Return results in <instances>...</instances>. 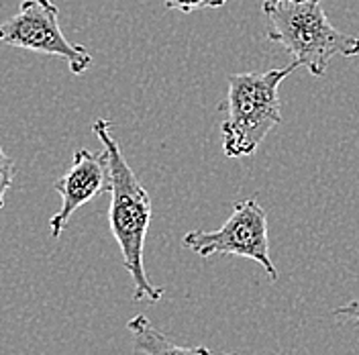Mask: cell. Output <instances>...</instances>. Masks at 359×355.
Returning <instances> with one entry per match:
<instances>
[{
    "mask_svg": "<svg viewBox=\"0 0 359 355\" xmlns=\"http://www.w3.org/2000/svg\"><path fill=\"white\" fill-rule=\"evenodd\" d=\"M112 125L107 119H96L92 131L102 143V149L109 157V172H111V206H109V225L112 237L118 243L123 266L133 280V300H147L151 304L163 298V288L151 284L145 264H143V249L145 237L149 231V222L154 215V206L149 192L139 182V178L125 159L118 141L111 133Z\"/></svg>",
    "mask_w": 359,
    "mask_h": 355,
    "instance_id": "obj_1",
    "label": "cell"
},
{
    "mask_svg": "<svg viewBox=\"0 0 359 355\" xmlns=\"http://www.w3.org/2000/svg\"><path fill=\"white\" fill-rule=\"evenodd\" d=\"M168 8L182 11V13H194L202 8H221L226 4V0H163Z\"/></svg>",
    "mask_w": 359,
    "mask_h": 355,
    "instance_id": "obj_9",
    "label": "cell"
},
{
    "mask_svg": "<svg viewBox=\"0 0 359 355\" xmlns=\"http://www.w3.org/2000/svg\"><path fill=\"white\" fill-rule=\"evenodd\" d=\"M182 245L201 257L210 255H239L257 262L266 269L271 282L278 280V267L269 255L268 215L257 199L235 202L231 217L217 231H188Z\"/></svg>",
    "mask_w": 359,
    "mask_h": 355,
    "instance_id": "obj_4",
    "label": "cell"
},
{
    "mask_svg": "<svg viewBox=\"0 0 359 355\" xmlns=\"http://www.w3.org/2000/svg\"><path fill=\"white\" fill-rule=\"evenodd\" d=\"M262 11L269 41L284 47L316 78L327 74L335 55H359V37L337 31L327 19L323 0H264Z\"/></svg>",
    "mask_w": 359,
    "mask_h": 355,
    "instance_id": "obj_2",
    "label": "cell"
},
{
    "mask_svg": "<svg viewBox=\"0 0 359 355\" xmlns=\"http://www.w3.org/2000/svg\"><path fill=\"white\" fill-rule=\"evenodd\" d=\"M13 180H15V161L4 154L0 145V208L4 206V199L13 186Z\"/></svg>",
    "mask_w": 359,
    "mask_h": 355,
    "instance_id": "obj_8",
    "label": "cell"
},
{
    "mask_svg": "<svg viewBox=\"0 0 359 355\" xmlns=\"http://www.w3.org/2000/svg\"><path fill=\"white\" fill-rule=\"evenodd\" d=\"M53 190L62 196L60 210L49 219L51 235L57 239L69 221V217L84 206L86 202L96 199L102 192L111 190V172L107 152H90L78 149L74 154V161L64 176L53 182Z\"/></svg>",
    "mask_w": 359,
    "mask_h": 355,
    "instance_id": "obj_6",
    "label": "cell"
},
{
    "mask_svg": "<svg viewBox=\"0 0 359 355\" xmlns=\"http://www.w3.org/2000/svg\"><path fill=\"white\" fill-rule=\"evenodd\" d=\"M337 319H345V321H351L355 327H359V298L355 300H351V302H347V304H343V307H339L333 311Z\"/></svg>",
    "mask_w": 359,
    "mask_h": 355,
    "instance_id": "obj_10",
    "label": "cell"
},
{
    "mask_svg": "<svg viewBox=\"0 0 359 355\" xmlns=\"http://www.w3.org/2000/svg\"><path fill=\"white\" fill-rule=\"evenodd\" d=\"M300 64L268 69L243 72L229 76L226 121L221 127L223 152L226 157L253 156L264 139L282 123V102L278 88Z\"/></svg>",
    "mask_w": 359,
    "mask_h": 355,
    "instance_id": "obj_3",
    "label": "cell"
},
{
    "mask_svg": "<svg viewBox=\"0 0 359 355\" xmlns=\"http://www.w3.org/2000/svg\"><path fill=\"white\" fill-rule=\"evenodd\" d=\"M0 43L64 60L80 76L92 66L86 47L72 43L60 27V11L51 0H22L21 8L0 22Z\"/></svg>",
    "mask_w": 359,
    "mask_h": 355,
    "instance_id": "obj_5",
    "label": "cell"
},
{
    "mask_svg": "<svg viewBox=\"0 0 359 355\" xmlns=\"http://www.w3.org/2000/svg\"><path fill=\"white\" fill-rule=\"evenodd\" d=\"M127 329L133 337L137 351L143 355H212L206 347H182L172 339H168L159 329L151 325V321L143 314L133 316L127 323ZM239 355V354H224Z\"/></svg>",
    "mask_w": 359,
    "mask_h": 355,
    "instance_id": "obj_7",
    "label": "cell"
}]
</instances>
